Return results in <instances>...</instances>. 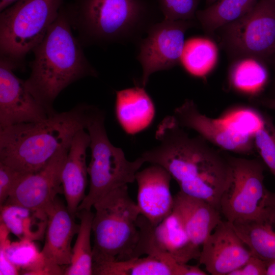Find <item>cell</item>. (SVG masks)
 Masks as SVG:
<instances>
[{
  "instance_id": "obj_1",
  "label": "cell",
  "mask_w": 275,
  "mask_h": 275,
  "mask_svg": "<svg viewBox=\"0 0 275 275\" xmlns=\"http://www.w3.org/2000/svg\"><path fill=\"white\" fill-rule=\"evenodd\" d=\"M155 138L157 144L141 155L145 162L162 166L177 182L180 191L220 211L221 197L232 179L229 156L200 135L189 136L173 116L159 123Z\"/></svg>"
},
{
  "instance_id": "obj_2",
  "label": "cell",
  "mask_w": 275,
  "mask_h": 275,
  "mask_svg": "<svg viewBox=\"0 0 275 275\" xmlns=\"http://www.w3.org/2000/svg\"><path fill=\"white\" fill-rule=\"evenodd\" d=\"M71 28L67 7L63 5L44 38L33 49L31 72L24 80L28 90L51 113L56 112L53 103L62 90L81 78L98 75Z\"/></svg>"
},
{
  "instance_id": "obj_3",
  "label": "cell",
  "mask_w": 275,
  "mask_h": 275,
  "mask_svg": "<svg viewBox=\"0 0 275 275\" xmlns=\"http://www.w3.org/2000/svg\"><path fill=\"white\" fill-rule=\"evenodd\" d=\"M90 107L80 104L41 121L0 129V162L26 174L39 170L60 149L69 147L78 130L86 129Z\"/></svg>"
},
{
  "instance_id": "obj_4",
  "label": "cell",
  "mask_w": 275,
  "mask_h": 275,
  "mask_svg": "<svg viewBox=\"0 0 275 275\" xmlns=\"http://www.w3.org/2000/svg\"><path fill=\"white\" fill-rule=\"evenodd\" d=\"M66 6L83 47L139 42L156 23V8L149 0H75Z\"/></svg>"
},
{
  "instance_id": "obj_5",
  "label": "cell",
  "mask_w": 275,
  "mask_h": 275,
  "mask_svg": "<svg viewBox=\"0 0 275 275\" xmlns=\"http://www.w3.org/2000/svg\"><path fill=\"white\" fill-rule=\"evenodd\" d=\"M93 207V265L134 258L140 239L141 213L127 185L108 193Z\"/></svg>"
},
{
  "instance_id": "obj_6",
  "label": "cell",
  "mask_w": 275,
  "mask_h": 275,
  "mask_svg": "<svg viewBox=\"0 0 275 275\" xmlns=\"http://www.w3.org/2000/svg\"><path fill=\"white\" fill-rule=\"evenodd\" d=\"M104 122V113L91 105L86 126L91 154L88 166L89 189L77 211L91 210L94 203L108 193L134 182L136 173L145 163L141 156L128 160L123 150L110 142Z\"/></svg>"
},
{
  "instance_id": "obj_7",
  "label": "cell",
  "mask_w": 275,
  "mask_h": 275,
  "mask_svg": "<svg viewBox=\"0 0 275 275\" xmlns=\"http://www.w3.org/2000/svg\"><path fill=\"white\" fill-rule=\"evenodd\" d=\"M63 0H18L0 14L1 57L23 68L57 19Z\"/></svg>"
},
{
  "instance_id": "obj_8",
  "label": "cell",
  "mask_w": 275,
  "mask_h": 275,
  "mask_svg": "<svg viewBox=\"0 0 275 275\" xmlns=\"http://www.w3.org/2000/svg\"><path fill=\"white\" fill-rule=\"evenodd\" d=\"M231 182L221 199L219 209L231 223L259 216L270 204L271 193L264 183V163L257 159L229 156Z\"/></svg>"
},
{
  "instance_id": "obj_9",
  "label": "cell",
  "mask_w": 275,
  "mask_h": 275,
  "mask_svg": "<svg viewBox=\"0 0 275 275\" xmlns=\"http://www.w3.org/2000/svg\"><path fill=\"white\" fill-rule=\"evenodd\" d=\"M223 28L229 49L242 58L275 54V0H259L244 16Z\"/></svg>"
},
{
  "instance_id": "obj_10",
  "label": "cell",
  "mask_w": 275,
  "mask_h": 275,
  "mask_svg": "<svg viewBox=\"0 0 275 275\" xmlns=\"http://www.w3.org/2000/svg\"><path fill=\"white\" fill-rule=\"evenodd\" d=\"M191 20L164 19L153 24L147 36L138 42L137 60L143 69L141 85L145 87L153 73L170 69L180 63L185 34L193 26Z\"/></svg>"
},
{
  "instance_id": "obj_11",
  "label": "cell",
  "mask_w": 275,
  "mask_h": 275,
  "mask_svg": "<svg viewBox=\"0 0 275 275\" xmlns=\"http://www.w3.org/2000/svg\"><path fill=\"white\" fill-rule=\"evenodd\" d=\"M138 226L140 239L134 258L144 255H163L180 264L199 259L201 249L193 243L181 218L174 211L156 225L140 214Z\"/></svg>"
},
{
  "instance_id": "obj_12",
  "label": "cell",
  "mask_w": 275,
  "mask_h": 275,
  "mask_svg": "<svg viewBox=\"0 0 275 275\" xmlns=\"http://www.w3.org/2000/svg\"><path fill=\"white\" fill-rule=\"evenodd\" d=\"M70 146L60 149L42 168L26 175L4 204L47 212L58 195L63 194L61 174Z\"/></svg>"
},
{
  "instance_id": "obj_13",
  "label": "cell",
  "mask_w": 275,
  "mask_h": 275,
  "mask_svg": "<svg viewBox=\"0 0 275 275\" xmlns=\"http://www.w3.org/2000/svg\"><path fill=\"white\" fill-rule=\"evenodd\" d=\"M15 69L12 63L1 57L0 129L41 121L54 113L37 101L26 87L25 81L14 73Z\"/></svg>"
},
{
  "instance_id": "obj_14",
  "label": "cell",
  "mask_w": 275,
  "mask_h": 275,
  "mask_svg": "<svg viewBox=\"0 0 275 275\" xmlns=\"http://www.w3.org/2000/svg\"><path fill=\"white\" fill-rule=\"evenodd\" d=\"M173 116L180 126L195 131L223 150L241 155L252 154L255 150L252 135L233 130L220 118L202 114L192 100L187 99L176 108Z\"/></svg>"
},
{
  "instance_id": "obj_15",
  "label": "cell",
  "mask_w": 275,
  "mask_h": 275,
  "mask_svg": "<svg viewBox=\"0 0 275 275\" xmlns=\"http://www.w3.org/2000/svg\"><path fill=\"white\" fill-rule=\"evenodd\" d=\"M252 255L231 223L222 220L202 244L198 260L212 275H229Z\"/></svg>"
},
{
  "instance_id": "obj_16",
  "label": "cell",
  "mask_w": 275,
  "mask_h": 275,
  "mask_svg": "<svg viewBox=\"0 0 275 275\" xmlns=\"http://www.w3.org/2000/svg\"><path fill=\"white\" fill-rule=\"evenodd\" d=\"M48 222L45 240L41 252L52 274H64L61 269L71 261V243L79 225L68 211L66 205L57 197L47 212Z\"/></svg>"
},
{
  "instance_id": "obj_17",
  "label": "cell",
  "mask_w": 275,
  "mask_h": 275,
  "mask_svg": "<svg viewBox=\"0 0 275 275\" xmlns=\"http://www.w3.org/2000/svg\"><path fill=\"white\" fill-rule=\"evenodd\" d=\"M172 179L169 173L157 164H151L136 174V204L141 214L153 225L160 223L173 211Z\"/></svg>"
},
{
  "instance_id": "obj_18",
  "label": "cell",
  "mask_w": 275,
  "mask_h": 275,
  "mask_svg": "<svg viewBox=\"0 0 275 275\" xmlns=\"http://www.w3.org/2000/svg\"><path fill=\"white\" fill-rule=\"evenodd\" d=\"M85 129H80L74 136L61 174L66 207L74 218L79 205L86 196L88 175L86 151L90 139Z\"/></svg>"
},
{
  "instance_id": "obj_19",
  "label": "cell",
  "mask_w": 275,
  "mask_h": 275,
  "mask_svg": "<svg viewBox=\"0 0 275 275\" xmlns=\"http://www.w3.org/2000/svg\"><path fill=\"white\" fill-rule=\"evenodd\" d=\"M206 275L199 266L180 264L172 258L146 255L125 261L93 265V275Z\"/></svg>"
},
{
  "instance_id": "obj_20",
  "label": "cell",
  "mask_w": 275,
  "mask_h": 275,
  "mask_svg": "<svg viewBox=\"0 0 275 275\" xmlns=\"http://www.w3.org/2000/svg\"><path fill=\"white\" fill-rule=\"evenodd\" d=\"M173 211L181 218L193 243L200 249L222 221L220 211L211 204L181 191L174 196Z\"/></svg>"
},
{
  "instance_id": "obj_21",
  "label": "cell",
  "mask_w": 275,
  "mask_h": 275,
  "mask_svg": "<svg viewBox=\"0 0 275 275\" xmlns=\"http://www.w3.org/2000/svg\"><path fill=\"white\" fill-rule=\"evenodd\" d=\"M115 112L123 130L134 135L151 125L155 107L144 87L135 86L116 92Z\"/></svg>"
},
{
  "instance_id": "obj_22",
  "label": "cell",
  "mask_w": 275,
  "mask_h": 275,
  "mask_svg": "<svg viewBox=\"0 0 275 275\" xmlns=\"http://www.w3.org/2000/svg\"><path fill=\"white\" fill-rule=\"evenodd\" d=\"M231 224L252 255L267 264L275 260V207L270 204L257 217Z\"/></svg>"
},
{
  "instance_id": "obj_23",
  "label": "cell",
  "mask_w": 275,
  "mask_h": 275,
  "mask_svg": "<svg viewBox=\"0 0 275 275\" xmlns=\"http://www.w3.org/2000/svg\"><path fill=\"white\" fill-rule=\"evenodd\" d=\"M47 222L44 211L12 204L1 206V222L20 240H42Z\"/></svg>"
},
{
  "instance_id": "obj_24",
  "label": "cell",
  "mask_w": 275,
  "mask_h": 275,
  "mask_svg": "<svg viewBox=\"0 0 275 275\" xmlns=\"http://www.w3.org/2000/svg\"><path fill=\"white\" fill-rule=\"evenodd\" d=\"M94 212L91 210L78 211L79 230L72 248L70 264L64 270L65 275H93V254L91 244Z\"/></svg>"
},
{
  "instance_id": "obj_25",
  "label": "cell",
  "mask_w": 275,
  "mask_h": 275,
  "mask_svg": "<svg viewBox=\"0 0 275 275\" xmlns=\"http://www.w3.org/2000/svg\"><path fill=\"white\" fill-rule=\"evenodd\" d=\"M257 2V0H218L206 9L198 10L196 17L204 31L210 34L244 16Z\"/></svg>"
},
{
  "instance_id": "obj_26",
  "label": "cell",
  "mask_w": 275,
  "mask_h": 275,
  "mask_svg": "<svg viewBox=\"0 0 275 275\" xmlns=\"http://www.w3.org/2000/svg\"><path fill=\"white\" fill-rule=\"evenodd\" d=\"M217 49L210 40L195 37L185 41L180 63L190 75L198 77L206 76L214 67Z\"/></svg>"
},
{
  "instance_id": "obj_27",
  "label": "cell",
  "mask_w": 275,
  "mask_h": 275,
  "mask_svg": "<svg viewBox=\"0 0 275 275\" xmlns=\"http://www.w3.org/2000/svg\"><path fill=\"white\" fill-rule=\"evenodd\" d=\"M0 250L18 270H23V274H52L42 254L33 241L20 240Z\"/></svg>"
},
{
  "instance_id": "obj_28",
  "label": "cell",
  "mask_w": 275,
  "mask_h": 275,
  "mask_svg": "<svg viewBox=\"0 0 275 275\" xmlns=\"http://www.w3.org/2000/svg\"><path fill=\"white\" fill-rule=\"evenodd\" d=\"M267 79L264 67L257 59H241L231 68L230 81L238 91L247 94H254L260 90Z\"/></svg>"
},
{
  "instance_id": "obj_29",
  "label": "cell",
  "mask_w": 275,
  "mask_h": 275,
  "mask_svg": "<svg viewBox=\"0 0 275 275\" xmlns=\"http://www.w3.org/2000/svg\"><path fill=\"white\" fill-rule=\"evenodd\" d=\"M220 119L233 130L253 136L263 126L265 117L252 107L238 106L227 110Z\"/></svg>"
},
{
  "instance_id": "obj_30",
  "label": "cell",
  "mask_w": 275,
  "mask_h": 275,
  "mask_svg": "<svg viewBox=\"0 0 275 275\" xmlns=\"http://www.w3.org/2000/svg\"><path fill=\"white\" fill-rule=\"evenodd\" d=\"M255 150L275 177V126L265 117L263 126L253 135Z\"/></svg>"
},
{
  "instance_id": "obj_31",
  "label": "cell",
  "mask_w": 275,
  "mask_h": 275,
  "mask_svg": "<svg viewBox=\"0 0 275 275\" xmlns=\"http://www.w3.org/2000/svg\"><path fill=\"white\" fill-rule=\"evenodd\" d=\"M200 0H157L164 19L191 20L196 17Z\"/></svg>"
},
{
  "instance_id": "obj_32",
  "label": "cell",
  "mask_w": 275,
  "mask_h": 275,
  "mask_svg": "<svg viewBox=\"0 0 275 275\" xmlns=\"http://www.w3.org/2000/svg\"><path fill=\"white\" fill-rule=\"evenodd\" d=\"M28 174L0 162V206L4 204L14 189Z\"/></svg>"
},
{
  "instance_id": "obj_33",
  "label": "cell",
  "mask_w": 275,
  "mask_h": 275,
  "mask_svg": "<svg viewBox=\"0 0 275 275\" xmlns=\"http://www.w3.org/2000/svg\"><path fill=\"white\" fill-rule=\"evenodd\" d=\"M266 262L252 255L243 265L229 275H266Z\"/></svg>"
},
{
  "instance_id": "obj_34",
  "label": "cell",
  "mask_w": 275,
  "mask_h": 275,
  "mask_svg": "<svg viewBox=\"0 0 275 275\" xmlns=\"http://www.w3.org/2000/svg\"><path fill=\"white\" fill-rule=\"evenodd\" d=\"M19 271L15 266L8 259L5 252L0 250V274L16 275Z\"/></svg>"
},
{
  "instance_id": "obj_35",
  "label": "cell",
  "mask_w": 275,
  "mask_h": 275,
  "mask_svg": "<svg viewBox=\"0 0 275 275\" xmlns=\"http://www.w3.org/2000/svg\"><path fill=\"white\" fill-rule=\"evenodd\" d=\"M18 0H0V11L2 12L11 5L14 4Z\"/></svg>"
},
{
  "instance_id": "obj_36",
  "label": "cell",
  "mask_w": 275,
  "mask_h": 275,
  "mask_svg": "<svg viewBox=\"0 0 275 275\" xmlns=\"http://www.w3.org/2000/svg\"><path fill=\"white\" fill-rule=\"evenodd\" d=\"M262 103L266 107L275 110V98L264 99L262 100Z\"/></svg>"
},
{
  "instance_id": "obj_37",
  "label": "cell",
  "mask_w": 275,
  "mask_h": 275,
  "mask_svg": "<svg viewBox=\"0 0 275 275\" xmlns=\"http://www.w3.org/2000/svg\"><path fill=\"white\" fill-rule=\"evenodd\" d=\"M266 275H275V260L267 264Z\"/></svg>"
},
{
  "instance_id": "obj_38",
  "label": "cell",
  "mask_w": 275,
  "mask_h": 275,
  "mask_svg": "<svg viewBox=\"0 0 275 275\" xmlns=\"http://www.w3.org/2000/svg\"><path fill=\"white\" fill-rule=\"evenodd\" d=\"M270 204L275 207V193H271Z\"/></svg>"
},
{
  "instance_id": "obj_39",
  "label": "cell",
  "mask_w": 275,
  "mask_h": 275,
  "mask_svg": "<svg viewBox=\"0 0 275 275\" xmlns=\"http://www.w3.org/2000/svg\"><path fill=\"white\" fill-rule=\"evenodd\" d=\"M205 1L208 4L211 5L214 3L215 2H216V1H217L218 0H205Z\"/></svg>"
}]
</instances>
